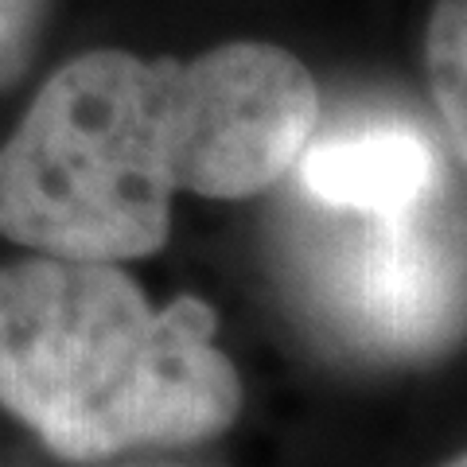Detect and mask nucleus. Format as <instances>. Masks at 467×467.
<instances>
[{
    "label": "nucleus",
    "mask_w": 467,
    "mask_h": 467,
    "mask_svg": "<svg viewBox=\"0 0 467 467\" xmlns=\"http://www.w3.org/2000/svg\"><path fill=\"white\" fill-rule=\"evenodd\" d=\"M192 180L187 195L254 199L296 168L319 129L312 70L276 43L234 39L187 58Z\"/></svg>",
    "instance_id": "nucleus-3"
},
{
    "label": "nucleus",
    "mask_w": 467,
    "mask_h": 467,
    "mask_svg": "<svg viewBox=\"0 0 467 467\" xmlns=\"http://www.w3.org/2000/svg\"><path fill=\"white\" fill-rule=\"evenodd\" d=\"M362 265V308L378 324L417 335L448 312V265L425 234H417V214L378 223V242Z\"/></svg>",
    "instance_id": "nucleus-5"
},
{
    "label": "nucleus",
    "mask_w": 467,
    "mask_h": 467,
    "mask_svg": "<svg viewBox=\"0 0 467 467\" xmlns=\"http://www.w3.org/2000/svg\"><path fill=\"white\" fill-rule=\"evenodd\" d=\"M187 168L183 58L86 51L43 82L0 149V238L75 261L152 257Z\"/></svg>",
    "instance_id": "nucleus-2"
},
{
    "label": "nucleus",
    "mask_w": 467,
    "mask_h": 467,
    "mask_svg": "<svg viewBox=\"0 0 467 467\" xmlns=\"http://www.w3.org/2000/svg\"><path fill=\"white\" fill-rule=\"evenodd\" d=\"M300 183L335 211H355L374 223H398L420 211L436 180L432 144L401 125L308 140L296 160Z\"/></svg>",
    "instance_id": "nucleus-4"
},
{
    "label": "nucleus",
    "mask_w": 467,
    "mask_h": 467,
    "mask_svg": "<svg viewBox=\"0 0 467 467\" xmlns=\"http://www.w3.org/2000/svg\"><path fill=\"white\" fill-rule=\"evenodd\" d=\"M429 90L467 171V0H436L425 32Z\"/></svg>",
    "instance_id": "nucleus-6"
},
{
    "label": "nucleus",
    "mask_w": 467,
    "mask_h": 467,
    "mask_svg": "<svg viewBox=\"0 0 467 467\" xmlns=\"http://www.w3.org/2000/svg\"><path fill=\"white\" fill-rule=\"evenodd\" d=\"M47 20L51 0H0V94L32 70Z\"/></svg>",
    "instance_id": "nucleus-7"
},
{
    "label": "nucleus",
    "mask_w": 467,
    "mask_h": 467,
    "mask_svg": "<svg viewBox=\"0 0 467 467\" xmlns=\"http://www.w3.org/2000/svg\"><path fill=\"white\" fill-rule=\"evenodd\" d=\"M214 335L207 300L156 312L113 261L32 254L0 269V409L70 463L207 444L242 413Z\"/></svg>",
    "instance_id": "nucleus-1"
},
{
    "label": "nucleus",
    "mask_w": 467,
    "mask_h": 467,
    "mask_svg": "<svg viewBox=\"0 0 467 467\" xmlns=\"http://www.w3.org/2000/svg\"><path fill=\"white\" fill-rule=\"evenodd\" d=\"M444 467H467V451H463V456H456V460H448Z\"/></svg>",
    "instance_id": "nucleus-8"
}]
</instances>
